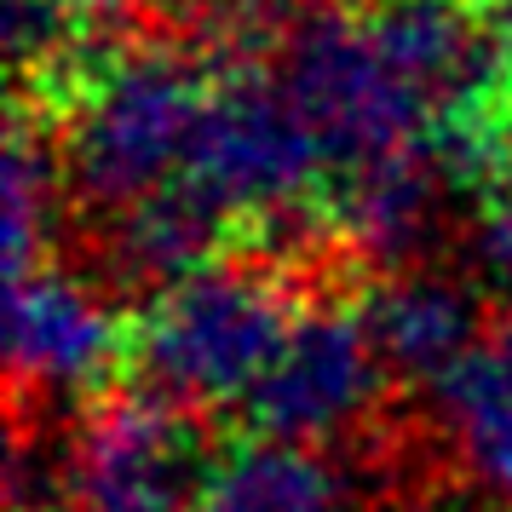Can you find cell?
Listing matches in <instances>:
<instances>
[{
    "label": "cell",
    "mask_w": 512,
    "mask_h": 512,
    "mask_svg": "<svg viewBox=\"0 0 512 512\" xmlns=\"http://www.w3.org/2000/svg\"><path fill=\"white\" fill-rule=\"evenodd\" d=\"M277 81L334 173L397 156L489 173V144L403 52L380 0H305L277 47Z\"/></svg>",
    "instance_id": "6da1fadb"
},
{
    "label": "cell",
    "mask_w": 512,
    "mask_h": 512,
    "mask_svg": "<svg viewBox=\"0 0 512 512\" xmlns=\"http://www.w3.org/2000/svg\"><path fill=\"white\" fill-rule=\"evenodd\" d=\"M213 93L185 47H127L75 75L64 127V179L110 219L185 179L190 144Z\"/></svg>",
    "instance_id": "7a4b0ae2"
},
{
    "label": "cell",
    "mask_w": 512,
    "mask_h": 512,
    "mask_svg": "<svg viewBox=\"0 0 512 512\" xmlns=\"http://www.w3.org/2000/svg\"><path fill=\"white\" fill-rule=\"evenodd\" d=\"M328 185H334V167L300 121V110L288 104L277 70L219 64L185 179L173 190H185L219 225L277 231L311 213L317 202L328 208Z\"/></svg>",
    "instance_id": "3957f363"
},
{
    "label": "cell",
    "mask_w": 512,
    "mask_h": 512,
    "mask_svg": "<svg viewBox=\"0 0 512 512\" xmlns=\"http://www.w3.org/2000/svg\"><path fill=\"white\" fill-rule=\"evenodd\" d=\"M294 323V294L271 271L208 265L150 300L133 346L150 392H162L167 403L231 409L259 392Z\"/></svg>",
    "instance_id": "277c9868"
},
{
    "label": "cell",
    "mask_w": 512,
    "mask_h": 512,
    "mask_svg": "<svg viewBox=\"0 0 512 512\" xmlns=\"http://www.w3.org/2000/svg\"><path fill=\"white\" fill-rule=\"evenodd\" d=\"M208 466L190 409L162 392H121L75 415L47 489L58 512H190Z\"/></svg>",
    "instance_id": "5b68a950"
},
{
    "label": "cell",
    "mask_w": 512,
    "mask_h": 512,
    "mask_svg": "<svg viewBox=\"0 0 512 512\" xmlns=\"http://www.w3.org/2000/svg\"><path fill=\"white\" fill-rule=\"evenodd\" d=\"M386 363L374 351L363 311H300L288 328L271 374L248 397V420L259 438L300 443V449H334L351 432H363L386 397Z\"/></svg>",
    "instance_id": "8992f818"
},
{
    "label": "cell",
    "mask_w": 512,
    "mask_h": 512,
    "mask_svg": "<svg viewBox=\"0 0 512 512\" xmlns=\"http://www.w3.org/2000/svg\"><path fill=\"white\" fill-rule=\"evenodd\" d=\"M127 328L110 294L64 265H35L6 294V363L24 392L93 397L116 374Z\"/></svg>",
    "instance_id": "52a82bcc"
},
{
    "label": "cell",
    "mask_w": 512,
    "mask_h": 512,
    "mask_svg": "<svg viewBox=\"0 0 512 512\" xmlns=\"http://www.w3.org/2000/svg\"><path fill=\"white\" fill-rule=\"evenodd\" d=\"M363 323L374 334V351H380L386 374L420 380L432 392L484 346V334H489L484 311H478V294L461 277L432 271V265L392 271L369 294Z\"/></svg>",
    "instance_id": "ba28073f"
},
{
    "label": "cell",
    "mask_w": 512,
    "mask_h": 512,
    "mask_svg": "<svg viewBox=\"0 0 512 512\" xmlns=\"http://www.w3.org/2000/svg\"><path fill=\"white\" fill-rule=\"evenodd\" d=\"M455 173L438 156H397V162H369L334 173L328 185V225L340 231L351 254L409 271L415 254L432 242L443 219V185Z\"/></svg>",
    "instance_id": "9c48e42d"
},
{
    "label": "cell",
    "mask_w": 512,
    "mask_h": 512,
    "mask_svg": "<svg viewBox=\"0 0 512 512\" xmlns=\"http://www.w3.org/2000/svg\"><path fill=\"white\" fill-rule=\"evenodd\" d=\"M357 478L334 449L248 438L208 466L190 512H357Z\"/></svg>",
    "instance_id": "30bf717a"
},
{
    "label": "cell",
    "mask_w": 512,
    "mask_h": 512,
    "mask_svg": "<svg viewBox=\"0 0 512 512\" xmlns=\"http://www.w3.org/2000/svg\"><path fill=\"white\" fill-rule=\"evenodd\" d=\"M432 403L466 484L495 501H512V311L432 392Z\"/></svg>",
    "instance_id": "8fae6325"
},
{
    "label": "cell",
    "mask_w": 512,
    "mask_h": 512,
    "mask_svg": "<svg viewBox=\"0 0 512 512\" xmlns=\"http://www.w3.org/2000/svg\"><path fill=\"white\" fill-rule=\"evenodd\" d=\"M219 231L225 225L208 208H196L185 190H162V196L110 219V265L127 282H144L162 294L173 282L208 271Z\"/></svg>",
    "instance_id": "7c38bea8"
},
{
    "label": "cell",
    "mask_w": 512,
    "mask_h": 512,
    "mask_svg": "<svg viewBox=\"0 0 512 512\" xmlns=\"http://www.w3.org/2000/svg\"><path fill=\"white\" fill-rule=\"evenodd\" d=\"M58 173L64 162L35 139L24 116H12L6 133V167H0V208H6V271L24 277L47 265L52 231H58Z\"/></svg>",
    "instance_id": "4fadbf2b"
},
{
    "label": "cell",
    "mask_w": 512,
    "mask_h": 512,
    "mask_svg": "<svg viewBox=\"0 0 512 512\" xmlns=\"http://www.w3.org/2000/svg\"><path fill=\"white\" fill-rule=\"evenodd\" d=\"M6 41L24 81H52L81 58V12L75 0H6Z\"/></svg>",
    "instance_id": "5bb4252c"
},
{
    "label": "cell",
    "mask_w": 512,
    "mask_h": 512,
    "mask_svg": "<svg viewBox=\"0 0 512 512\" xmlns=\"http://www.w3.org/2000/svg\"><path fill=\"white\" fill-rule=\"evenodd\" d=\"M478 259H484L489 277L512 282V144L489 173L484 213H478Z\"/></svg>",
    "instance_id": "9a60e30c"
},
{
    "label": "cell",
    "mask_w": 512,
    "mask_h": 512,
    "mask_svg": "<svg viewBox=\"0 0 512 512\" xmlns=\"http://www.w3.org/2000/svg\"><path fill=\"white\" fill-rule=\"evenodd\" d=\"M489 47H495V64H501V81L512 93V0H501L489 12Z\"/></svg>",
    "instance_id": "2e32d148"
},
{
    "label": "cell",
    "mask_w": 512,
    "mask_h": 512,
    "mask_svg": "<svg viewBox=\"0 0 512 512\" xmlns=\"http://www.w3.org/2000/svg\"><path fill=\"white\" fill-rule=\"evenodd\" d=\"M139 0H75V12L81 18H127Z\"/></svg>",
    "instance_id": "e0dca14e"
}]
</instances>
